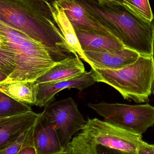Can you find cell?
Instances as JSON below:
<instances>
[{
  "mask_svg": "<svg viewBox=\"0 0 154 154\" xmlns=\"http://www.w3.org/2000/svg\"><path fill=\"white\" fill-rule=\"evenodd\" d=\"M39 116L32 110L0 121V151L14 143L34 126Z\"/></svg>",
  "mask_w": 154,
  "mask_h": 154,
  "instance_id": "obj_12",
  "label": "cell"
},
{
  "mask_svg": "<svg viewBox=\"0 0 154 154\" xmlns=\"http://www.w3.org/2000/svg\"><path fill=\"white\" fill-rule=\"evenodd\" d=\"M46 1L56 4L64 11L74 30L90 31L117 38L108 28L100 23L75 0Z\"/></svg>",
  "mask_w": 154,
  "mask_h": 154,
  "instance_id": "obj_8",
  "label": "cell"
},
{
  "mask_svg": "<svg viewBox=\"0 0 154 154\" xmlns=\"http://www.w3.org/2000/svg\"><path fill=\"white\" fill-rule=\"evenodd\" d=\"M49 3L54 19L60 32L69 45L76 52L80 58L84 60L85 57L80 46L75 30L65 12L59 8L56 4L51 2Z\"/></svg>",
  "mask_w": 154,
  "mask_h": 154,
  "instance_id": "obj_16",
  "label": "cell"
},
{
  "mask_svg": "<svg viewBox=\"0 0 154 154\" xmlns=\"http://www.w3.org/2000/svg\"><path fill=\"white\" fill-rule=\"evenodd\" d=\"M81 133L96 145L128 152L136 153L146 143L141 135L97 118H88Z\"/></svg>",
  "mask_w": 154,
  "mask_h": 154,
  "instance_id": "obj_6",
  "label": "cell"
},
{
  "mask_svg": "<svg viewBox=\"0 0 154 154\" xmlns=\"http://www.w3.org/2000/svg\"><path fill=\"white\" fill-rule=\"evenodd\" d=\"M89 107L103 117L104 121L142 135L154 125V107L150 104L129 105L100 102Z\"/></svg>",
  "mask_w": 154,
  "mask_h": 154,
  "instance_id": "obj_5",
  "label": "cell"
},
{
  "mask_svg": "<svg viewBox=\"0 0 154 154\" xmlns=\"http://www.w3.org/2000/svg\"><path fill=\"white\" fill-rule=\"evenodd\" d=\"M97 145L82 133L71 140L65 149L66 154H97Z\"/></svg>",
  "mask_w": 154,
  "mask_h": 154,
  "instance_id": "obj_18",
  "label": "cell"
},
{
  "mask_svg": "<svg viewBox=\"0 0 154 154\" xmlns=\"http://www.w3.org/2000/svg\"><path fill=\"white\" fill-rule=\"evenodd\" d=\"M137 154H154V145L146 143L140 146L136 152Z\"/></svg>",
  "mask_w": 154,
  "mask_h": 154,
  "instance_id": "obj_24",
  "label": "cell"
},
{
  "mask_svg": "<svg viewBox=\"0 0 154 154\" xmlns=\"http://www.w3.org/2000/svg\"><path fill=\"white\" fill-rule=\"evenodd\" d=\"M15 66L16 54L14 50L9 45L0 47V72L9 76L13 72Z\"/></svg>",
  "mask_w": 154,
  "mask_h": 154,
  "instance_id": "obj_19",
  "label": "cell"
},
{
  "mask_svg": "<svg viewBox=\"0 0 154 154\" xmlns=\"http://www.w3.org/2000/svg\"><path fill=\"white\" fill-rule=\"evenodd\" d=\"M91 69L96 82L111 86L125 99L137 103L149 100L154 76L151 57L140 56L134 63L120 69L91 68Z\"/></svg>",
  "mask_w": 154,
  "mask_h": 154,
  "instance_id": "obj_4",
  "label": "cell"
},
{
  "mask_svg": "<svg viewBox=\"0 0 154 154\" xmlns=\"http://www.w3.org/2000/svg\"><path fill=\"white\" fill-rule=\"evenodd\" d=\"M85 72V67L79 56H74L57 63L36 81L38 84L55 82L74 78Z\"/></svg>",
  "mask_w": 154,
  "mask_h": 154,
  "instance_id": "obj_14",
  "label": "cell"
},
{
  "mask_svg": "<svg viewBox=\"0 0 154 154\" xmlns=\"http://www.w3.org/2000/svg\"><path fill=\"white\" fill-rule=\"evenodd\" d=\"M100 23L108 28L125 48L140 56L151 57L152 22L123 4L108 0H75Z\"/></svg>",
  "mask_w": 154,
  "mask_h": 154,
  "instance_id": "obj_2",
  "label": "cell"
},
{
  "mask_svg": "<svg viewBox=\"0 0 154 154\" xmlns=\"http://www.w3.org/2000/svg\"><path fill=\"white\" fill-rule=\"evenodd\" d=\"M84 61L92 68L118 69L134 63L140 55L130 49L124 48L111 52L83 51Z\"/></svg>",
  "mask_w": 154,
  "mask_h": 154,
  "instance_id": "obj_11",
  "label": "cell"
},
{
  "mask_svg": "<svg viewBox=\"0 0 154 154\" xmlns=\"http://www.w3.org/2000/svg\"><path fill=\"white\" fill-rule=\"evenodd\" d=\"M7 118H4V117H0V121H2V120H4V119H5Z\"/></svg>",
  "mask_w": 154,
  "mask_h": 154,
  "instance_id": "obj_29",
  "label": "cell"
},
{
  "mask_svg": "<svg viewBox=\"0 0 154 154\" xmlns=\"http://www.w3.org/2000/svg\"><path fill=\"white\" fill-rule=\"evenodd\" d=\"M38 90L36 80L0 84V91L16 101L31 106L36 104Z\"/></svg>",
  "mask_w": 154,
  "mask_h": 154,
  "instance_id": "obj_15",
  "label": "cell"
},
{
  "mask_svg": "<svg viewBox=\"0 0 154 154\" xmlns=\"http://www.w3.org/2000/svg\"><path fill=\"white\" fill-rule=\"evenodd\" d=\"M33 145L38 154H61L65 149L60 143L57 131L46 118L43 113L39 116L33 127Z\"/></svg>",
  "mask_w": 154,
  "mask_h": 154,
  "instance_id": "obj_10",
  "label": "cell"
},
{
  "mask_svg": "<svg viewBox=\"0 0 154 154\" xmlns=\"http://www.w3.org/2000/svg\"><path fill=\"white\" fill-rule=\"evenodd\" d=\"M42 113L57 129L60 143L65 149L72 136L82 130L87 123L71 97L48 104Z\"/></svg>",
  "mask_w": 154,
  "mask_h": 154,
  "instance_id": "obj_7",
  "label": "cell"
},
{
  "mask_svg": "<svg viewBox=\"0 0 154 154\" xmlns=\"http://www.w3.org/2000/svg\"><path fill=\"white\" fill-rule=\"evenodd\" d=\"M33 126L24 132L17 140L10 146L0 151V154H17L28 142L32 139Z\"/></svg>",
  "mask_w": 154,
  "mask_h": 154,
  "instance_id": "obj_21",
  "label": "cell"
},
{
  "mask_svg": "<svg viewBox=\"0 0 154 154\" xmlns=\"http://www.w3.org/2000/svg\"><path fill=\"white\" fill-rule=\"evenodd\" d=\"M152 23L153 26V36L152 44V56H151V57H152V60L153 65L154 76L152 83L151 92H152V94H153V95H154V19L152 21Z\"/></svg>",
  "mask_w": 154,
  "mask_h": 154,
  "instance_id": "obj_25",
  "label": "cell"
},
{
  "mask_svg": "<svg viewBox=\"0 0 154 154\" xmlns=\"http://www.w3.org/2000/svg\"><path fill=\"white\" fill-rule=\"evenodd\" d=\"M108 1H112V2H116L119 3H123V0H108Z\"/></svg>",
  "mask_w": 154,
  "mask_h": 154,
  "instance_id": "obj_28",
  "label": "cell"
},
{
  "mask_svg": "<svg viewBox=\"0 0 154 154\" xmlns=\"http://www.w3.org/2000/svg\"><path fill=\"white\" fill-rule=\"evenodd\" d=\"M17 154H38L33 145V140L26 143Z\"/></svg>",
  "mask_w": 154,
  "mask_h": 154,
  "instance_id": "obj_23",
  "label": "cell"
},
{
  "mask_svg": "<svg viewBox=\"0 0 154 154\" xmlns=\"http://www.w3.org/2000/svg\"><path fill=\"white\" fill-rule=\"evenodd\" d=\"M32 110L28 104L16 101L0 91V117H11Z\"/></svg>",
  "mask_w": 154,
  "mask_h": 154,
  "instance_id": "obj_17",
  "label": "cell"
},
{
  "mask_svg": "<svg viewBox=\"0 0 154 154\" xmlns=\"http://www.w3.org/2000/svg\"><path fill=\"white\" fill-rule=\"evenodd\" d=\"M61 154H66V153L65 152V153H64Z\"/></svg>",
  "mask_w": 154,
  "mask_h": 154,
  "instance_id": "obj_30",
  "label": "cell"
},
{
  "mask_svg": "<svg viewBox=\"0 0 154 154\" xmlns=\"http://www.w3.org/2000/svg\"><path fill=\"white\" fill-rule=\"evenodd\" d=\"M0 32L16 54L14 70L1 84L36 81L57 64L42 44L1 20Z\"/></svg>",
  "mask_w": 154,
  "mask_h": 154,
  "instance_id": "obj_3",
  "label": "cell"
},
{
  "mask_svg": "<svg viewBox=\"0 0 154 154\" xmlns=\"http://www.w3.org/2000/svg\"><path fill=\"white\" fill-rule=\"evenodd\" d=\"M95 82L92 69L89 72L68 79L50 83L39 84V90L35 106H46L54 99L55 95L65 89L75 88L82 91Z\"/></svg>",
  "mask_w": 154,
  "mask_h": 154,
  "instance_id": "obj_9",
  "label": "cell"
},
{
  "mask_svg": "<svg viewBox=\"0 0 154 154\" xmlns=\"http://www.w3.org/2000/svg\"><path fill=\"white\" fill-rule=\"evenodd\" d=\"M0 20L42 44L56 63L78 56L60 32L46 0H0Z\"/></svg>",
  "mask_w": 154,
  "mask_h": 154,
  "instance_id": "obj_1",
  "label": "cell"
},
{
  "mask_svg": "<svg viewBox=\"0 0 154 154\" xmlns=\"http://www.w3.org/2000/svg\"><path fill=\"white\" fill-rule=\"evenodd\" d=\"M96 150L97 154H137L136 153L119 151L100 145H96Z\"/></svg>",
  "mask_w": 154,
  "mask_h": 154,
  "instance_id": "obj_22",
  "label": "cell"
},
{
  "mask_svg": "<svg viewBox=\"0 0 154 154\" xmlns=\"http://www.w3.org/2000/svg\"><path fill=\"white\" fill-rule=\"evenodd\" d=\"M123 4L144 19L152 22L154 17L149 0H123Z\"/></svg>",
  "mask_w": 154,
  "mask_h": 154,
  "instance_id": "obj_20",
  "label": "cell"
},
{
  "mask_svg": "<svg viewBox=\"0 0 154 154\" xmlns=\"http://www.w3.org/2000/svg\"><path fill=\"white\" fill-rule=\"evenodd\" d=\"M8 76L4 73L0 72V83L5 81L7 79Z\"/></svg>",
  "mask_w": 154,
  "mask_h": 154,
  "instance_id": "obj_27",
  "label": "cell"
},
{
  "mask_svg": "<svg viewBox=\"0 0 154 154\" xmlns=\"http://www.w3.org/2000/svg\"><path fill=\"white\" fill-rule=\"evenodd\" d=\"M82 51L111 52L125 48L116 38L84 30H75Z\"/></svg>",
  "mask_w": 154,
  "mask_h": 154,
  "instance_id": "obj_13",
  "label": "cell"
},
{
  "mask_svg": "<svg viewBox=\"0 0 154 154\" xmlns=\"http://www.w3.org/2000/svg\"><path fill=\"white\" fill-rule=\"evenodd\" d=\"M8 42L3 35L0 32V47L8 46Z\"/></svg>",
  "mask_w": 154,
  "mask_h": 154,
  "instance_id": "obj_26",
  "label": "cell"
}]
</instances>
